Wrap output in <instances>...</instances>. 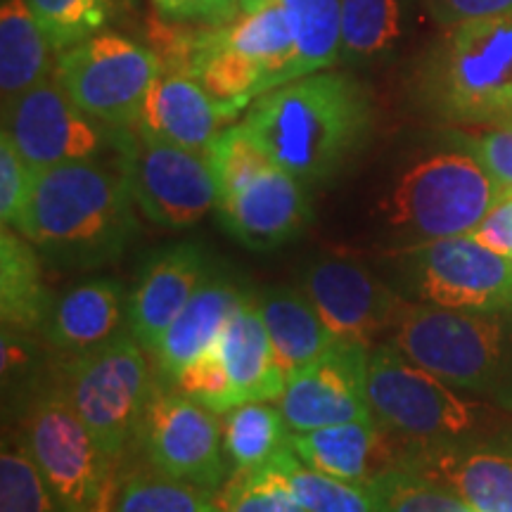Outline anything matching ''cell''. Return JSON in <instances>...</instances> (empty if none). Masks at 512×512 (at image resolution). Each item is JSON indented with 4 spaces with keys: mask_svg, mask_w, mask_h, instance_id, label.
<instances>
[{
    "mask_svg": "<svg viewBox=\"0 0 512 512\" xmlns=\"http://www.w3.org/2000/svg\"><path fill=\"white\" fill-rule=\"evenodd\" d=\"M242 126L280 169L318 185L366 145L373 100L347 74L316 72L259 95Z\"/></svg>",
    "mask_w": 512,
    "mask_h": 512,
    "instance_id": "obj_1",
    "label": "cell"
},
{
    "mask_svg": "<svg viewBox=\"0 0 512 512\" xmlns=\"http://www.w3.org/2000/svg\"><path fill=\"white\" fill-rule=\"evenodd\" d=\"M136 200L117 169L93 162L36 171L27 219L19 233L57 266L112 264L138 235Z\"/></svg>",
    "mask_w": 512,
    "mask_h": 512,
    "instance_id": "obj_2",
    "label": "cell"
},
{
    "mask_svg": "<svg viewBox=\"0 0 512 512\" xmlns=\"http://www.w3.org/2000/svg\"><path fill=\"white\" fill-rule=\"evenodd\" d=\"M389 342L451 387L512 413V309L456 311L408 302Z\"/></svg>",
    "mask_w": 512,
    "mask_h": 512,
    "instance_id": "obj_3",
    "label": "cell"
},
{
    "mask_svg": "<svg viewBox=\"0 0 512 512\" xmlns=\"http://www.w3.org/2000/svg\"><path fill=\"white\" fill-rule=\"evenodd\" d=\"M501 188L470 152L448 150L408 164L377 202L387 252L456 235H472Z\"/></svg>",
    "mask_w": 512,
    "mask_h": 512,
    "instance_id": "obj_4",
    "label": "cell"
},
{
    "mask_svg": "<svg viewBox=\"0 0 512 512\" xmlns=\"http://www.w3.org/2000/svg\"><path fill=\"white\" fill-rule=\"evenodd\" d=\"M368 401L377 422L403 444H451L512 427V413L451 387L394 342L370 349Z\"/></svg>",
    "mask_w": 512,
    "mask_h": 512,
    "instance_id": "obj_5",
    "label": "cell"
},
{
    "mask_svg": "<svg viewBox=\"0 0 512 512\" xmlns=\"http://www.w3.org/2000/svg\"><path fill=\"white\" fill-rule=\"evenodd\" d=\"M425 107L463 126L512 121V17L453 24L420 79Z\"/></svg>",
    "mask_w": 512,
    "mask_h": 512,
    "instance_id": "obj_6",
    "label": "cell"
},
{
    "mask_svg": "<svg viewBox=\"0 0 512 512\" xmlns=\"http://www.w3.org/2000/svg\"><path fill=\"white\" fill-rule=\"evenodd\" d=\"M19 441L69 510L112 512L117 463L102 451L62 384L31 396L19 422Z\"/></svg>",
    "mask_w": 512,
    "mask_h": 512,
    "instance_id": "obj_7",
    "label": "cell"
},
{
    "mask_svg": "<svg viewBox=\"0 0 512 512\" xmlns=\"http://www.w3.org/2000/svg\"><path fill=\"white\" fill-rule=\"evenodd\" d=\"M384 278L408 302L456 311H510L512 259L456 235L384 254Z\"/></svg>",
    "mask_w": 512,
    "mask_h": 512,
    "instance_id": "obj_8",
    "label": "cell"
},
{
    "mask_svg": "<svg viewBox=\"0 0 512 512\" xmlns=\"http://www.w3.org/2000/svg\"><path fill=\"white\" fill-rule=\"evenodd\" d=\"M145 351L131 332H121L102 347L69 358L64 366V394L114 463L136 444L138 427L155 392L157 373Z\"/></svg>",
    "mask_w": 512,
    "mask_h": 512,
    "instance_id": "obj_9",
    "label": "cell"
},
{
    "mask_svg": "<svg viewBox=\"0 0 512 512\" xmlns=\"http://www.w3.org/2000/svg\"><path fill=\"white\" fill-rule=\"evenodd\" d=\"M159 74L155 50L119 34H95L62 50L55 62L64 93L93 119L119 131L136 128Z\"/></svg>",
    "mask_w": 512,
    "mask_h": 512,
    "instance_id": "obj_10",
    "label": "cell"
},
{
    "mask_svg": "<svg viewBox=\"0 0 512 512\" xmlns=\"http://www.w3.org/2000/svg\"><path fill=\"white\" fill-rule=\"evenodd\" d=\"M117 159L136 207L157 226L190 228L219 207V183L202 152L126 128Z\"/></svg>",
    "mask_w": 512,
    "mask_h": 512,
    "instance_id": "obj_11",
    "label": "cell"
},
{
    "mask_svg": "<svg viewBox=\"0 0 512 512\" xmlns=\"http://www.w3.org/2000/svg\"><path fill=\"white\" fill-rule=\"evenodd\" d=\"M216 415L157 380L136 444L155 470L219 494L233 467L223 446V422Z\"/></svg>",
    "mask_w": 512,
    "mask_h": 512,
    "instance_id": "obj_12",
    "label": "cell"
},
{
    "mask_svg": "<svg viewBox=\"0 0 512 512\" xmlns=\"http://www.w3.org/2000/svg\"><path fill=\"white\" fill-rule=\"evenodd\" d=\"M3 131L34 174L60 164L93 162L105 152L119 155L124 136L83 112L55 74L3 107Z\"/></svg>",
    "mask_w": 512,
    "mask_h": 512,
    "instance_id": "obj_13",
    "label": "cell"
},
{
    "mask_svg": "<svg viewBox=\"0 0 512 512\" xmlns=\"http://www.w3.org/2000/svg\"><path fill=\"white\" fill-rule=\"evenodd\" d=\"M304 292L332 335L373 349L389 342L408 299L354 254H325L304 271Z\"/></svg>",
    "mask_w": 512,
    "mask_h": 512,
    "instance_id": "obj_14",
    "label": "cell"
},
{
    "mask_svg": "<svg viewBox=\"0 0 512 512\" xmlns=\"http://www.w3.org/2000/svg\"><path fill=\"white\" fill-rule=\"evenodd\" d=\"M370 349L337 339L323 356L287 377L278 408L290 432H311L373 415L368 401Z\"/></svg>",
    "mask_w": 512,
    "mask_h": 512,
    "instance_id": "obj_15",
    "label": "cell"
},
{
    "mask_svg": "<svg viewBox=\"0 0 512 512\" xmlns=\"http://www.w3.org/2000/svg\"><path fill=\"white\" fill-rule=\"evenodd\" d=\"M399 444L396 465L437 479L475 512H512V427L451 444Z\"/></svg>",
    "mask_w": 512,
    "mask_h": 512,
    "instance_id": "obj_16",
    "label": "cell"
},
{
    "mask_svg": "<svg viewBox=\"0 0 512 512\" xmlns=\"http://www.w3.org/2000/svg\"><path fill=\"white\" fill-rule=\"evenodd\" d=\"M309 185L278 164L261 171L233 195L221 197L216 214L233 240L252 252H271L304 233L311 221Z\"/></svg>",
    "mask_w": 512,
    "mask_h": 512,
    "instance_id": "obj_17",
    "label": "cell"
},
{
    "mask_svg": "<svg viewBox=\"0 0 512 512\" xmlns=\"http://www.w3.org/2000/svg\"><path fill=\"white\" fill-rule=\"evenodd\" d=\"M211 268L207 252L197 242H176L145 256L128 292L126 323L150 354Z\"/></svg>",
    "mask_w": 512,
    "mask_h": 512,
    "instance_id": "obj_18",
    "label": "cell"
},
{
    "mask_svg": "<svg viewBox=\"0 0 512 512\" xmlns=\"http://www.w3.org/2000/svg\"><path fill=\"white\" fill-rule=\"evenodd\" d=\"M247 292L249 287L242 285L238 275L221 271L219 266L211 268L190 302L152 349L157 380L171 387L185 366L214 347Z\"/></svg>",
    "mask_w": 512,
    "mask_h": 512,
    "instance_id": "obj_19",
    "label": "cell"
},
{
    "mask_svg": "<svg viewBox=\"0 0 512 512\" xmlns=\"http://www.w3.org/2000/svg\"><path fill=\"white\" fill-rule=\"evenodd\" d=\"M238 114L235 107L211 98L195 76L162 72L147 93L136 128L207 155L223 126Z\"/></svg>",
    "mask_w": 512,
    "mask_h": 512,
    "instance_id": "obj_20",
    "label": "cell"
},
{
    "mask_svg": "<svg viewBox=\"0 0 512 512\" xmlns=\"http://www.w3.org/2000/svg\"><path fill=\"white\" fill-rule=\"evenodd\" d=\"M290 448L313 470L368 484L377 472L399 463L401 444L384 430L375 415H366L320 430L292 432Z\"/></svg>",
    "mask_w": 512,
    "mask_h": 512,
    "instance_id": "obj_21",
    "label": "cell"
},
{
    "mask_svg": "<svg viewBox=\"0 0 512 512\" xmlns=\"http://www.w3.org/2000/svg\"><path fill=\"white\" fill-rule=\"evenodd\" d=\"M124 287L114 278H91L50 302L43 337L57 354L76 358L121 335L126 316Z\"/></svg>",
    "mask_w": 512,
    "mask_h": 512,
    "instance_id": "obj_22",
    "label": "cell"
},
{
    "mask_svg": "<svg viewBox=\"0 0 512 512\" xmlns=\"http://www.w3.org/2000/svg\"><path fill=\"white\" fill-rule=\"evenodd\" d=\"M219 351L240 401H278L287 375L273 354L259 311V292L249 290L226 323Z\"/></svg>",
    "mask_w": 512,
    "mask_h": 512,
    "instance_id": "obj_23",
    "label": "cell"
},
{
    "mask_svg": "<svg viewBox=\"0 0 512 512\" xmlns=\"http://www.w3.org/2000/svg\"><path fill=\"white\" fill-rule=\"evenodd\" d=\"M259 311L271 337L273 354L287 377L309 366L337 342L304 287H268L259 292Z\"/></svg>",
    "mask_w": 512,
    "mask_h": 512,
    "instance_id": "obj_24",
    "label": "cell"
},
{
    "mask_svg": "<svg viewBox=\"0 0 512 512\" xmlns=\"http://www.w3.org/2000/svg\"><path fill=\"white\" fill-rule=\"evenodd\" d=\"M55 46L27 0H3L0 10V98L8 107L50 79Z\"/></svg>",
    "mask_w": 512,
    "mask_h": 512,
    "instance_id": "obj_25",
    "label": "cell"
},
{
    "mask_svg": "<svg viewBox=\"0 0 512 512\" xmlns=\"http://www.w3.org/2000/svg\"><path fill=\"white\" fill-rule=\"evenodd\" d=\"M43 256L17 230L0 233V318L15 332L43 330L50 297L43 283Z\"/></svg>",
    "mask_w": 512,
    "mask_h": 512,
    "instance_id": "obj_26",
    "label": "cell"
},
{
    "mask_svg": "<svg viewBox=\"0 0 512 512\" xmlns=\"http://www.w3.org/2000/svg\"><path fill=\"white\" fill-rule=\"evenodd\" d=\"M221 41L266 69V93L290 81L297 41L283 0H261L219 27Z\"/></svg>",
    "mask_w": 512,
    "mask_h": 512,
    "instance_id": "obj_27",
    "label": "cell"
},
{
    "mask_svg": "<svg viewBox=\"0 0 512 512\" xmlns=\"http://www.w3.org/2000/svg\"><path fill=\"white\" fill-rule=\"evenodd\" d=\"M223 415V446L233 472L271 463L290 446L292 432L278 406L245 401Z\"/></svg>",
    "mask_w": 512,
    "mask_h": 512,
    "instance_id": "obj_28",
    "label": "cell"
},
{
    "mask_svg": "<svg viewBox=\"0 0 512 512\" xmlns=\"http://www.w3.org/2000/svg\"><path fill=\"white\" fill-rule=\"evenodd\" d=\"M283 5L297 41L290 81L342 60V0H283Z\"/></svg>",
    "mask_w": 512,
    "mask_h": 512,
    "instance_id": "obj_29",
    "label": "cell"
},
{
    "mask_svg": "<svg viewBox=\"0 0 512 512\" xmlns=\"http://www.w3.org/2000/svg\"><path fill=\"white\" fill-rule=\"evenodd\" d=\"M192 76L207 88L211 98L240 112L247 102L266 93V69L238 50L228 48L221 41L219 27H207Z\"/></svg>",
    "mask_w": 512,
    "mask_h": 512,
    "instance_id": "obj_30",
    "label": "cell"
},
{
    "mask_svg": "<svg viewBox=\"0 0 512 512\" xmlns=\"http://www.w3.org/2000/svg\"><path fill=\"white\" fill-rule=\"evenodd\" d=\"M112 512H223L214 491L169 477L147 463L119 479Z\"/></svg>",
    "mask_w": 512,
    "mask_h": 512,
    "instance_id": "obj_31",
    "label": "cell"
},
{
    "mask_svg": "<svg viewBox=\"0 0 512 512\" xmlns=\"http://www.w3.org/2000/svg\"><path fill=\"white\" fill-rule=\"evenodd\" d=\"M403 34L401 0H342V62L370 64Z\"/></svg>",
    "mask_w": 512,
    "mask_h": 512,
    "instance_id": "obj_32",
    "label": "cell"
},
{
    "mask_svg": "<svg viewBox=\"0 0 512 512\" xmlns=\"http://www.w3.org/2000/svg\"><path fill=\"white\" fill-rule=\"evenodd\" d=\"M375 512H472L463 498L413 467L394 465L366 484Z\"/></svg>",
    "mask_w": 512,
    "mask_h": 512,
    "instance_id": "obj_33",
    "label": "cell"
},
{
    "mask_svg": "<svg viewBox=\"0 0 512 512\" xmlns=\"http://www.w3.org/2000/svg\"><path fill=\"white\" fill-rule=\"evenodd\" d=\"M275 460L297 501L309 512H375L366 484L347 482L313 470L297 458L290 446L278 453Z\"/></svg>",
    "mask_w": 512,
    "mask_h": 512,
    "instance_id": "obj_34",
    "label": "cell"
},
{
    "mask_svg": "<svg viewBox=\"0 0 512 512\" xmlns=\"http://www.w3.org/2000/svg\"><path fill=\"white\" fill-rule=\"evenodd\" d=\"M0 512H72L41 475L19 437L0 453Z\"/></svg>",
    "mask_w": 512,
    "mask_h": 512,
    "instance_id": "obj_35",
    "label": "cell"
},
{
    "mask_svg": "<svg viewBox=\"0 0 512 512\" xmlns=\"http://www.w3.org/2000/svg\"><path fill=\"white\" fill-rule=\"evenodd\" d=\"M216 501L223 512H309L297 501L275 458L254 470L233 472Z\"/></svg>",
    "mask_w": 512,
    "mask_h": 512,
    "instance_id": "obj_36",
    "label": "cell"
},
{
    "mask_svg": "<svg viewBox=\"0 0 512 512\" xmlns=\"http://www.w3.org/2000/svg\"><path fill=\"white\" fill-rule=\"evenodd\" d=\"M207 157L219 183V200L245 188L261 171L275 164L242 124L223 128L207 150Z\"/></svg>",
    "mask_w": 512,
    "mask_h": 512,
    "instance_id": "obj_37",
    "label": "cell"
},
{
    "mask_svg": "<svg viewBox=\"0 0 512 512\" xmlns=\"http://www.w3.org/2000/svg\"><path fill=\"white\" fill-rule=\"evenodd\" d=\"M53 46L67 50L105 27L110 0H27Z\"/></svg>",
    "mask_w": 512,
    "mask_h": 512,
    "instance_id": "obj_38",
    "label": "cell"
},
{
    "mask_svg": "<svg viewBox=\"0 0 512 512\" xmlns=\"http://www.w3.org/2000/svg\"><path fill=\"white\" fill-rule=\"evenodd\" d=\"M171 387L219 415L228 413L230 408L242 403L233 382H230L226 363H223L219 351V342L204 351L202 356H197L190 366H185Z\"/></svg>",
    "mask_w": 512,
    "mask_h": 512,
    "instance_id": "obj_39",
    "label": "cell"
},
{
    "mask_svg": "<svg viewBox=\"0 0 512 512\" xmlns=\"http://www.w3.org/2000/svg\"><path fill=\"white\" fill-rule=\"evenodd\" d=\"M34 176L8 133H0V221L5 228L17 233L22 230L34 190Z\"/></svg>",
    "mask_w": 512,
    "mask_h": 512,
    "instance_id": "obj_40",
    "label": "cell"
},
{
    "mask_svg": "<svg viewBox=\"0 0 512 512\" xmlns=\"http://www.w3.org/2000/svg\"><path fill=\"white\" fill-rule=\"evenodd\" d=\"M451 140L484 166L501 192H512V121L482 133H453Z\"/></svg>",
    "mask_w": 512,
    "mask_h": 512,
    "instance_id": "obj_41",
    "label": "cell"
},
{
    "mask_svg": "<svg viewBox=\"0 0 512 512\" xmlns=\"http://www.w3.org/2000/svg\"><path fill=\"white\" fill-rule=\"evenodd\" d=\"M152 3L169 22L221 27L242 15L240 0H152Z\"/></svg>",
    "mask_w": 512,
    "mask_h": 512,
    "instance_id": "obj_42",
    "label": "cell"
},
{
    "mask_svg": "<svg viewBox=\"0 0 512 512\" xmlns=\"http://www.w3.org/2000/svg\"><path fill=\"white\" fill-rule=\"evenodd\" d=\"M437 22L453 24L470 22V19L512 17V0H427Z\"/></svg>",
    "mask_w": 512,
    "mask_h": 512,
    "instance_id": "obj_43",
    "label": "cell"
},
{
    "mask_svg": "<svg viewBox=\"0 0 512 512\" xmlns=\"http://www.w3.org/2000/svg\"><path fill=\"white\" fill-rule=\"evenodd\" d=\"M475 238L494 252L510 256L512 252V192H501L494 207L489 209V214L484 216V221L479 223Z\"/></svg>",
    "mask_w": 512,
    "mask_h": 512,
    "instance_id": "obj_44",
    "label": "cell"
},
{
    "mask_svg": "<svg viewBox=\"0 0 512 512\" xmlns=\"http://www.w3.org/2000/svg\"><path fill=\"white\" fill-rule=\"evenodd\" d=\"M240 3H242V12H245V10L256 8V5H259L261 0H240Z\"/></svg>",
    "mask_w": 512,
    "mask_h": 512,
    "instance_id": "obj_45",
    "label": "cell"
},
{
    "mask_svg": "<svg viewBox=\"0 0 512 512\" xmlns=\"http://www.w3.org/2000/svg\"><path fill=\"white\" fill-rule=\"evenodd\" d=\"M510 259H512V252H510Z\"/></svg>",
    "mask_w": 512,
    "mask_h": 512,
    "instance_id": "obj_46",
    "label": "cell"
},
{
    "mask_svg": "<svg viewBox=\"0 0 512 512\" xmlns=\"http://www.w3.org/2000/svg\"><path fill=\"white\" fill-rule=\"evenodd\" d=\"M472 512H475V510H472Z\"/></svg>",
    "mask_w": 512,
    "mask_h": 512,
    "instance_id": "obj_47",
    "label": "cell"
}]
</instances>
